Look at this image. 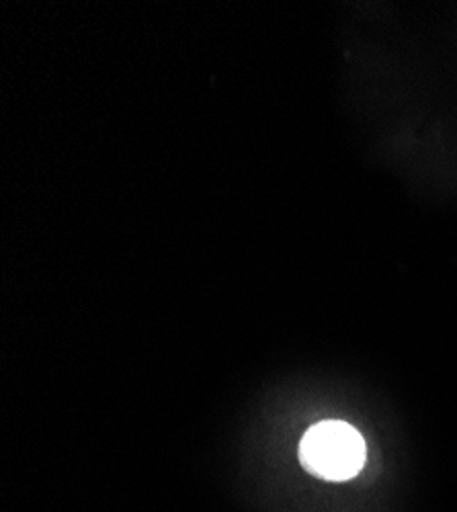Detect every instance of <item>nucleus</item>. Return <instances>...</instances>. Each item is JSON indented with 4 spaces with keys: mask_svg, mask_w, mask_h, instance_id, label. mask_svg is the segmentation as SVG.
I'll return each instance as SVG.
<instances>
[{
    "mask_svg": "<svg viewBox=\"0 0 457 512\" xmlns=\"http://www.w3.org/2000/svg\"><path fill=\"white\" fill-rule=\"evenodd\" d=\"M306 472L328 482L355 478L365 463V441L343 420H322L310 426L300 443Z\"/></svg>",
    "mask_w": 457,
    "mask_h": 512,
    "instance_id": "f257e3e1",
    "label": "nucleus"
}]
</instances>
